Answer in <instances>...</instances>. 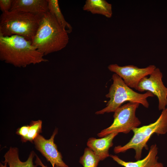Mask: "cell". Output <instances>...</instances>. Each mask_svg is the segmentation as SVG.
Instances as JSON below:
<instances>
[{
  "label": "cell",
  "instance_id": "obj_20",
  "mask_svg": "<svg viewBox=\"0 0 167 167\" xmlns=\"http://www.w3.org/2000/svg\"><path fill=\"white\" fill-rule=\"evenodd\" d=\"M36 159L35 161V162L36 164V165H39L41 166V167H47L46 166H45L42 162L41 161L39 157L37 155H36ZM54 167H59L57 166H55Z\"/></svg>",
  "mask_w": 167,
  "mask_h": 167
},
{
  "label": "cell",
  "instance_id": "obj_5",
  "mask_svg": "<svg viewBox=\"0 0 167 167\" xmlns=\"http://www.w3.org/2000/svg\"><path fill=\"white\" fill-rule=\"evenodd\" d=\"M132 137L129 141L123 146H115L113 149L116 154L126 152L130 149L135 151V158L137 160L141 158L143 149H148V141L154 134L158 135L167 133V108L162 111L157 120L154 122L133 129Z\"/></svg>",
  "mask_w": 167,
  "mask_h": 167
},
{
  "label": "cell",
  "instance_id": "obj_16",
  "mask_svg": "<svg viewBox=\"0 0 167 167\" xmlns=\"http://www.w3.org/2000/svg\"><path fill=\"white\" fill-rule=\"evenodd\" d=\"M100 161L99 158L88 147L85 148L79 162L83 167H97Z\"/></svg>",
  "mask_w": 167,
  "mask_h": 167
},
{
  "label": "cell",
  "instance_id": "obj_11",
  "mask_svg": "<svg viewBox=\"0 0 167 167\" xmlns=\"http://www.w3.org/2000/svg\"><path fill=\"white\" fill-rule=\"evenodd\" d=\"M10 11L42 15L49 11L48 0H12Z\"/></svg>",
  "mask_w": 167,
  "mask_h": 167
},
{
  "label": "cell",
  "instance_id": "obj_1",
  "mask_svg": "<svg viewBox=\"0 0 167 167\" xmlns=\"http://www.w3.org/2000/svg\"><path fill=\"white\" fill-rule=\"evenodd\" d=\"M33 46L31 41L18 35H0V59L18 67H25L48 60Z\"/></svg>",
  "mask_w": 167,
  "mask_h": 167
},
{
  "label": "cell",
  "instance_id": "obj_18",
  "mask_svg": "<svg viewBox=\"0 0 167 167\" xmlns=\"http://www.w3.org/2000/svg\"><path fill=\"white\" fill-rule=\"evenodd\" d=\"M12 0H0V7L2 12L9 11L11 8Z\"/></svg>",
  "mask_w": 167,
  "mask_h": 167
},
{
  "label": "cell",
  "instance_id": "obj_4",
  "mask_svg": "<svg viewBox=\"0 0 167 167\" xmlns=\"http://www.w3.org/2000/svg\"><path fill=\"white\" fill-rule=\"evenodd\" d=\"M113 84L111 85L109 92L105 96L109 98L105 107L97 111L96 114L114 112L122 104L126 101L138 103L144 107L148 108L149 103L147 98L153 97L154 95L150 92L144 93H139L133 91L127 86L123 79L115 73L112 76Z\"/></svg>",
  "mask_w": 167,
  "mask_h": 167
},
{
  "label": "cell",
  "instance_id": "obj_6",
  "mask_svg": "<svg viewBox=\"0 0 167 167\" xmlns=\"http://www.w3.org/2000/svg\"><path fill=\"white\" fill-rule=\"evenodd\" d=\"M139 105L138 103L128 102L119 107L114 112L113 123L99 133L97 136L102 138L112 133L127 134L138 127L141 122L135 113Z\"/></svg>",
  "mask_w": 167,
  "mask_h": 167
},
{
  "label": "cell",
  "instance_id": "obj_8",
  "mask_svg": "<svg viewBox=\"0 0 167 167\" xmlns=\"http://www.w3.org/2000/svg\"><path fill=\"white\" fill-rule=\"evenodd\" d=\"M108 68L122 78L127 86L136 89L141 79L150 75L156 67L150 65L145 68H139L133 65L120 66L115 64L109 65Z\"/></svg>",
  "mask_w": 167,
  "mask_h": 167
},
{
  "label": "cell",
  "instance_id": "obj_13",
  "mask_svg": "<svg viewBox=\"0 0 167 167\" xmlns=\"http://www.w3.org/2000/svg\"><path fill=\"white\" fill-rule=\"evenodd\" d=\"M36 155L34 151H32L27 161L22 162L19 158L18 149L11 147L5 154L4 157L5 160L3 162L7 163L9 167H36L37 165H34L33 162Z\"/></svg>",
  "mask_w": 167,
  "mask_h": 167
},
{
  "label": "cell",
  "instance_id": "obj_10",
  "mask_svg": "<svg viewBox=\"0 0 167 167\" xmlns=\"http://www.w3.org/2000/svg\"><path fill=\"white\" fill-rule=\"evenodd\" d=\"M158 148L156 144L151 146L147 156L142 160L135 162L125 161L116 155L110 156L119 165L124 167H163V165L158 161Z\"/></svg>",
  "mask_w": 167,
  "mask_h": 167
},
{
  "label": "cell",
  "instance_id": "obj_17",
  "mask_svg": "<svg viewBox=\"0 0 167 167\" xmlns=\"http://www.w3.org/2000/svg\"><path fill=\"white\" fill-rule=\"evenodd\" d=\"M42 122L41 120L31 121L27 135L25 137L21 138V141L23 142L29 141L33 143L34 139L42 132Z\"/></svg>",
  "mask_w": 167,
  "mask_h": 167
},
{
  "label": "cell",
  "instance_id": "obj_19",
  "mask_svg": "<svg viewBox=\"0 0 167 167\" xmlns=\"http://www.w3.org/2000/svg\"><path fill=\"white\" fill-rule=\"evenodd\" d=\"M29 128L28 125L22 126L17 130L16 133L20 136L21 139L23 138L27 135Z\"/></svg>",
  "mask_w": 167,
  "mask_h": 167
},
{
  "label": "cell",
  "instance_id": "obj_15",
  "mask_svg": "<svg viewBox=\"0 0 167 167\" xmlns=\"http://www.w3.org/2000/svg\"><path fill=\"white\" fill-rule=\"evenodd\" d=\"M49 11L55 17L62 28L68 34L71 33L72 28L65 20L60 8L58 0H47Z\"/></svg>",
  "mask_w": 167,
  "mask_h": 167
},
{
  "label": "cell",
  "instance_id": "obj_3",
  "mask_svg": "<svg viewBox=\"0 0 167 167\" xmlns=\"http://www.w3.org/2000/svg\"><path fill=\"white\" fill-rule=\"evenodd\" d=\"M42 15L14 11L2 12L0 18V35H18L32 42Z\"/></svg>",
  "mask_w": 167,
  "mask_h": 167
},
{
  "label": "cell",
  "instance_id": "obj_14",
  "mask_svg": "<svg viewBox=\"0 0 167 167\" xmlns=\"http://www.w3.org/2000/svg\"><path fill=\"white\" fill-rule=\"evenodd\" d=\"M83 9L92 14L101 15L108 18H111L113 14L111 4L105 0H87Z\"/></svg>",
  "mask_w": 167,
  "mask_h": 167
},
{
  "label": "cell",
  "instance_id": "obj_21",
  "mask_svg": "<svg viewBox=\"0 0 167 167\" xmlns=\"http://www.w3.org/2000/svg\"><path fill=\"white\" fill-rule=\"evenodd\" d=\"M3 163H4V165L2 164L1 163H0V167H7V163L6 162Z\"/></svg>",
  "mask_w": 167,
  "mask_h": 167
},
{
  "label": "cell",
  "instance_id": "obj_7",
  "mask_svg": "<svg viewBox=\"0 0 167 167\" xmlns=\"http://www.w3.org/2000/svg\"><path fill=\"white\" fill-rule=\"evenodd\" d=\"M149 75L148 78L146 76L141 79L136 90L140 92L147 91L151 92L158 99L159 110H163L167 106V88L162 81V74L156 67Z\"/></svg>",
  "mask_w": 167,
  "mask_h": 167
},
{
  "label": "cell",
  "instance_id": "obj_9",
  "mask_svg": "<svg viewBox=\"0 0 167 167\" xmlns=\"http://www.w3.org/2000/svg\"><path fill=\"white\" fill-rule=\"evenodd\" d=\"M58 132L55 128L49 139H46L43 136L39 135L34 139L33 143L36 148L38 150L51 164L52 167H69L62 159L61 153L58 150L57 146L54 142V139Z\"/></svg>",
  "mask_w": 167,
  "mask_h": 167
},
{
  "label": "cell",
  "instance_id": "obj_12",
  "mask_svg": "<svg viewBox=\"0 0 167 167\" xmlns=\"http://www.w3.org/2000/svg\"><path fill=\"white\" fill-rule=\"evenodd\" d=\"M118 133H112L100 139L92 137L87 142L88 148L92 150L95 154L102 161L110 155L109 150L113 145V140Z\"/></svg>",
  "mask_w": 167,
  "mask_h": 167
},
{
  "label": "cell",
  "instance_id": "obj_2",
  "mask_svg": "<svg viewBox=\"0 0 167 167\" xmlns=\"http://www.w3.org/2000/svg\"><path fill=\"white\" fill-rule=\"evenodd\" d=\"M69 41L68 33L49 11L43 14L32 41V45L44 55L60 51Z\"/></svg>",
  "mask_w": 167,
  "mask_h": 167
}]
</instances>
